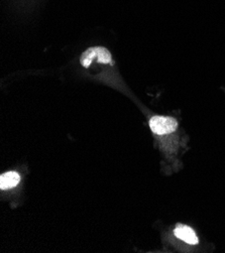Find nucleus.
Masks as SVG:
<instances>
[{"label":"nucleus","mask_w":225,"mask_h":253,"mask_svg":"<svg viewBox=\"0 0 225 253\" xmlns=\"http://www.w3.org/2000/svg\"><path fill=\"white\" fill-rule=\"evenodd\" d=\"M93 62L99 64H110L112 56L109 50L103 46H94L87 48L80 57V63L84 68H89Z\"/></svg>","instance_id":"obj_1"},{"label":"nucleus","mask_w":225,"mask_h":253,"mask_svg":"<svg viewBox=\"0 0 225 253\" xmlns=\"http://www.w3.org/2000/svg\"><path fill=\"white\" fill-rule=\"evenodd\" d=\"M149 127L157 135H167L178 128V121L170 116H153L149 120Z\"/></svg>","instance_id":"obj_2"},{"label":"nucleus","mask_w":225,"mask_h":253,"mask_svg":"<svg viewBox=\"0 0 225 253\" xmlns=\"http://www.w3.org/2000/svg\"><path fill=\"white\" fill-rule=\"evenodd\" d=\"M174 233L177 238L190 245H196L199 242L198 237L194 230L186 225H178L176 228H175Z\"/></svg>","instance_id":"obj_3"},{"label":"nucleus","mask_w":225,"mask_h":253,"mask_svg":"<svg viewBox=\"0 0 225 253\" xmlns=\"http://www.w3.org/2000/svg\"><path fill=\"white\" fill-rule=\"evenodd\" d=\"M20 182V175L16 171H7L0 176V189L8 190L16 187Z\"/></svg>","instance_id":"obj_4"}]
</instances>
